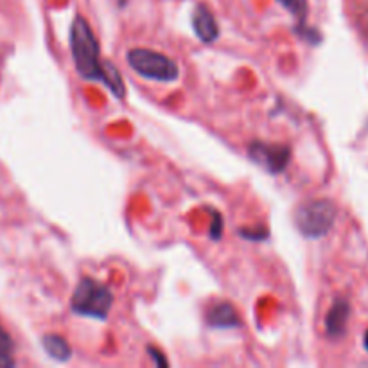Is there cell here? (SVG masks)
Listing matches in <instances>:
<instances>
[{"label": "cell", "mask_w": 368, "mask_h": 368, "mask_svg": "<svg viewBox=\"0 0 368 368\" xmlns=\"http://www.w3.org/2000/svg\"><path fill=\"white\" fill-rule=\"evenodd\" d=\"M71 51L72 60L81 78L99 79L117 97H123L126 94V87L117 69L110 63L101 62L97 38L94 36L87 20L81 17H76L71 27Z\"/></svg>", "instance_id": "cell-1"}, {"label": "cell", "mask_w": 368, "mask_h": 368, "mask_svg": "<svg viewBox=\"0 0 368 368\" xmlns=\"http://www.w3.org/2000/svg\"><path fill=\"white\" fill-rule=\"evenodd\" d=\"M112 304L114 295L106 286L99 284L94 279H83L72 295L71 307L76 315L105 320L110 315Z\"/></svg>", "instance_id": "cell-2"}, {"label": "cell", "mask_w": 368, "mask_h": 368, "mask_svg": "<svg viewBox=\"0 0 368 368\" xmlns=\"http://www.w3.org/2000/svg\"><path fill=\"white\" fill-rule=\"evenodd\" d=\"M336 220V205L329 200H311L295 212L298 230L307 237H322L333 228Z\"/></svg>", "instance_id": "cell-3"}, {"label": "cell", "mask_w": 368, "mask_h": 368, "mask_svg": "<svg viewBox=\"0 0 368 368\" xmlns=\"http://www.w3.org/2000/svg\"><path fill=\"white\" fill-rule=\"evenodd\" d=\"M126 60L137 74L155 81H175L180 71L171 58L155 53L151 49H132L126 54Z\"/></svg>", "instance_id": "cell-4"}, {"label": "cell", "mask_w": 368, "mask_h": 368, "mask_svg": "<svg viewBox=\"0 0 368 368\" xmlns=\"http://www.w3.org/2000/svg\"><path fill=\"white\" fill-rule=\"evenodd\" d=\"M248 155L255 164L263 166L266 171L273 173V175L284 171L290 162V148L282 144L254 142L248 149Z\"/></svg>", "instance_id": "cell-5"}, {"label": "cell", "mask_w": 368, "mask_h": 368, "mask_svg": "<svg viewBox=\"0 0 368 368\" xmlns=\"http://www.w3.org/2000/svg\"><path fill=\"white\" fill-rule=\"evenodd\" d=\"M349 316H351V306L347 300H336V302L331 306L329 313H327V318H325V331H327V336L338 340L345 334L347 322H349Z\"/></svg>", "instance_id": "cell-6"}, {"label": "cell", "mask_w": 368, "mask_h": 368, "mask_svg": "<svg viewBox=\"0 0 368 368\" xmlns=\"http://www.w3.org/2000/svg\"><path fill=\"white\" fill-rule=\"evenodd\" d=\"M193 27L196 36L205 44H211L218 38L220 31H218V24H216V18L212 17V13L205 6H196L193 15Z\"/></svg>", "instance_id": "cell-7"}, {"label": "cell", "mask_w": 368, "mask_h": 368, "mask_svg": "<svg viewBox=\"0 0 368 368\" xmlns=\"http://www.w3.org/2000/svg\"><path fill=\"white\" fill-rule=\"evenodd\" d=\"M207 322L212 327H220V329H228V327H239V316L232 304L220 302L212 306L207 313Z\"/></svg>", "instance_id": "cell-8"}, {"label": "cell", "mask_w": 368, "mask_h": 368, "mask_svg": "<svg viewBox=\"0 0 368 368\" xmlns=\"http://www.w3.org/2000/svg\"><path fill=\"white\" fill-rule=\"evenodd\" d=\"M44 349L53 360L56 361H69L72 356L71 345L63 340L62 336H56V334H47L44 336Z\"/></svg>", "instance_id": "cell-9"}, {"label": "cell", "mask_w": 368, "mask_h": 368, "mask_svg": "<svg viewBox=\"0 0 368 368\" xmlns=\"http://www.w3.org/2000/svg\"><path fill=\"white\" fill-rule=\"evenodd\" d=\"M279 2L297 18L298 22L304 24L307 15V0H279Z\"/></svg>", "instance_id": "cell-10"}, {"label": "cell", "mask_w": 368, "mask_h": 368, "mask_svg": "<svg viewBox=\"0 0 368 368\" xmlns=\"http://www.w3.org/2000/svg\"><path fill=\"white\" fill-rule=\"evenodd\" d=\"M15 367V360L11 358L8 349H2L0 347V368H11Z\"/></svg>", "instance_id": "cell-11"}, {"label": "cell", "mask_w": 368, "mask_h": 368, "mask_svg": "<svg viewBox=\"0 0 368 368\" xmlns=\"http://www.w3.org/2000/svg\"><path fill=\"white\" fill-rule=\"evenodd\" d=\"M0 347H2V349H8V351L13 349V342H11V338H9L8 333H4L2 329H0Z\"/></svg>", "instance_id": "cell-12"}, {"label": "cell", "mask_w": 368, "mask_h": 368, "mask_svg": "<svg viewBox=\"0 0 368 368\" xmlns=\"http://www.w3.org/2000/svg\"><path fill=\"white\" fill-rule=\"evenodd\" d=\"M241 234L245 237H248V239H252V241H257V239H259V241H261V239H266V237H268L266 230H264V232H261V234H259V232H248V230H243Z\"/></svg>", "instance_id": "cell-13"}, {"label": "cell", "mask_w": 368, "mask_h": 368, "mask_svg": "<svg viewBox=\"0 0 368 368\" xmlns=\"http://www.w3.org/2000/svg\"><path fill=\"white\" fill-rule=\"evenodd\" d=\"M149 352H151V358H153L155 361H158V363L162 365V367H166L167 365V361L164 360L162 356H160V352H157V351H153V349H149Z\"/></svg>", "instance_id": "cell-14"}, {"label": "cell", "mask_w": 368, "mask_h": 368, "mask_svg": "<svg viewBox=\"0 0 368 368\" xmlns=\"http://www.w3.org/2000/svg\"><path fill=\"white\" fill-rule=\"evenodd\" d=\"M365 349L368 351V331H367V334H365Z\"/></svg>", "instance_id": "cell-15"}]
</instances>
